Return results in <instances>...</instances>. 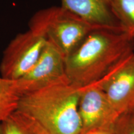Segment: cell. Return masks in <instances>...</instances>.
Returning <instances> with one entry per match:
<instances>
[{
  "instance_id": "obj_1",
  "label": "cell",
  "mask_w": 134,
  "mask_h": 134,
  "mask_svg": "<svg viewBox=\"0 0 134 134\" xmlns=\"http://www.w3.org/2000/svg\"><path fill=\"white\" fill-rule=\"evenodd\" d=\"M132 51L133 36L130 34L105 28L94 30L65 58L67 79L79 88L96 83Z\"/></svg>"
},
{
  "instance_id": "obj_2",
  "label": "cell",
  "mask_w": 134,
  "mask_h": 134,
  "mask_svg": "<svg viewBox=\"0 0 134 134\" xmlns=\"http://www.w3.org/2000/svg\"><path fill=\"white\" fill-rule=\"evenodd\" d=\"M80 89L68 80L21 96L17 110L31 116L48 134H80Z\"/></svg>"
},
{
  "instance_id": "obj_3",
  "label": "cell",
  "mask_w": 134,
  "mask_h": 134,
  "mask_svg": "<svg viewBox=\"0 0 134 134\" xmlns=\"http://www.w3.org/2000/svg\"><path fill=\"white\" fill-rule=\"evenodd\" d=\"M29 29L42 35L65 58L86 37L99 29L62 6H52L37 11L29 23Z\"/></svg>"
},
{
  "instance_id": "obj_4",
  "label": "cell",
  "mask_w": 134,
  "mask_h": 134,
  "mask_svg": "<svg viewBox=\"0 0 134 134\" xmlns=\"http://www.w3.org/2000/svg\"><path fill=\"white\" fill-rule=\"evenodd\" d=\"M47 43L44 36L31 29L18 34L3 52L1 76L16 81L24 76L37 62Z\"/></svg>"
},
{
  "instance_id": "obj_5",
  "label": "cell",
  "mask_w": 134,
  "mask_h": 134,
  "mask_svg": "<svg viewBox=\"0 0 134 134\" xmlns=\"http://www.w3.org/2000/svg\"><path fill=\"white\" fill-rule=\"evenodd\" d=\"M101 89L119 115L134 111V53H129L100 79Z\"/></svg>"
},
{
  "instance_id": "obj_6",
  "label": "cell",
  "mask_w": 134,
  "mask_h": 134,
  "mask_svg": "<svg viewBox=\"0 0 134 134\" xmlns=\"http://www.w3.org/2000/svg\"><path fill=\"white\" fill-rule=\"evenodd\" d=\"M65 80L68 79L64 57L47 41L37 62L15 83L22 96Z\"/></svg>"
},
{
  "instance_id": "obj_7",
  "label": "cell",
  "mask_w": 134,
  "mask_h": 134,
  "mask_svg": "<svg viewBox=\"0 0 134 134\" xmlns=\"http://www.w3.org/2000/svg\"><path fill=\"white\" fill-rule=\"evenodd\" d=\"M78 112L81 133L110 129L119 116L103 90L95 84L80 89Z\"/></svg>"
},
{
  "instance_id": "obj_8",
  "label": "cell",
  "mask_w": 134,
  "mask_h": 134,
  "mask_svg": "<svg viewBox=\"0 0 134 134\" xmlns=\"http://www.w3.org/2000/svg\"><path fill=\"white\" fill-rule=\"evenodd\" d=\"M61 6L99 28L122 31L114 14L113 0H61Z\"/></svg>"
},
{
  "instance_id": "obj_9",
  "label": "cell",
  "mask_w": 134,
  "mask_h": 134,
  "mask_svg": "<svg viewBox=\"0 0 134 134\" xmlns=\"http://www.w3.org/2000/svg\"><path fill=\"white\" fill-rule=\"evenodd\" d=\"M3 134H48L36 120L16 110L1 123Z\"/></svg>"
},
{
  "instance_id": "obj_10",
  "label": "cell",
  "mask_w": 134,
  "mask_h": 134,
  "mask_svg": "<svg viewBox=\"0 0 134 134\" xmlns=\"http://www.w3.org/2000/svg\"><path fill=\"white\" fill-rule=\"evenodd\" d=\"M20 98L15 81L0 76V124L17 110Z\"/></svg>"
},
{
  "instance_id": "obj_11",
  "label": "cell",
  "mask_w": 134,
  "mask_h": 134,
  "mask_svg": "<svg viewBox=\"0 0 134 134\" xmlns=\"http://www.w3.org/2000/svg\"><path fill=\"white\" fill-rule=\"evenodd\" d=\"M114 14L122 29L134 34V0H113Z\"/></svg>"
},
{
  "instance_id": "obj_12",
  "label": "cell",
  "mask_w": 134,
  "mask_h": 134,
  "mask_svg": "<svg viewBox=\"0 0 134 134\" xmlns=\"http://www.w3.org/2000/svg\"><path fill=\"white\" fill-rule=\"evenodd\" d=\"M113 134H134V111L120 115L112 128Z\"/></svg>"
},
{
  "instance_id": "obj_13",
  "label": "cell",
  "mask_w": 134,
  "mask_h": 134,
  "mask_svg": "<svg viewBox=\"0 0 134 134\" xmlns=\"http://www.w3.org/2000/svg\"><path fill=\"white\" fill-rule=\"evenodd\" d=\"M80 134H113L112 129H100L92 130V131L85 132Z\"/></svg>"
},
{
  "instance_id": "obj_14",
  "label": "cell",
  "mask_w": 134,
  "mask_h": 134,
  "mask_svg": "<svg viewBox=\"0 0 134 134\" xmlns=\"http://www.w3.org/2000/svg\"><path fill=\"white\" fill-rule=\"evenodd\" d=\"M0 134H3V127L1 124H0Z\"/></svg>"
},
{
  "instance_id": "obj_15",
  "label": "cell",
  "mask_w": 134,
  "mask_h": 134,
  "mask_svg": "<svg viewBox=\"0 0 134 134\" xmlns=\"http://www.w3.org/2000/svg\"><path fill=\"white\" fill-rule=\"evenodd\" d=\"M133 53H134V34L133 35Z\"/></svg>"
}]
</instances>
